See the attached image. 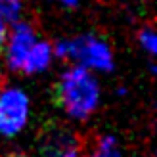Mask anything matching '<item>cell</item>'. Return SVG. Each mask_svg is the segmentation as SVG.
Masks as SVG:
<instances>
[{
  "label": "cell",
  "instance_id": "obj_8",
  "mask_svg": "<svg viewBox=\"0 0 157 157\" xmlns=\"http://www.w3.org/2000/svg\"><path fill=\"white\" fill-rule=\"evenodd\" d=\"M23 10L21 0H0V17L4 21H17Z\"/></svg>",
  "mask_w": 157,
  "mask_h": 157
},
{
  "label": "cell",
  "instance_id": "obj_7",
  "mask_svg": "<svg viewBox=\"0 0 157 157\" xmlns=\"http://www.w3.org/2000/svg\"><path fill=\"white\" fill-rule=\"evenodd\" d=\"M90 157H121L115 138L113 136H101Z\"/></svg>",
  "mask_w": 157,
  "mask_h": 157
},
{
  "label": "cell",
  "instance_id": "obj_2",
  "mask_svg": "<svg viewBox=\"0 0 157 157\" xmlns=\"http://www.w3.org/2000/svg\"><path fill=\"white\" fill-rule=\"evenodd\" d=\"M56 52L61 58H73L84 69L109 71L113 67V56L109 46L94 35L77 36L73 40H61L56 46Z\"/></svg>",
  "mask_w": 157,
  "mask_h": 157
},
{
  "label": "cell",
  "instance_id": "obj_5",
  "mask_svg": "<svg viewBox=\"0 0 157 157\" xmlns=\"http://www.w3.org/2000/svg\"><path fill=\"white\" fill-rule=\"evenodd\" d=\"M52 48L48 42L44 40H36L33 44V48L29 50L25 61L21 65V71L23 73H38V71H44L48 67L50 59H52Z\"/></svg>",
  "mask_w": 157,
  "mask_h": 157
},
{
  "label": "cell",
  "instance_id": "obj_3",
  "mask_svg": "<svg viewBox=\"0 0 157 157\" xmlns=\"http://www.w3.org/2000/svg\"><path fill=\"white\" fill-rule=\"evenodd\" d=\"M29 117V100L25 92L6 88L0 92V134L13 136L21 132Z\"/></svg>",
  "mask_w": 157,
  "mask_h": 157
},
{
  "label": "cell",
  "instance_id": "obj_6",
  "mask_svg": "<svg viewBox=\"0 0 157 157\" xmlns=\"http://www.w3.org/2000/svg\"><path fill=\"white\" fill-rule=\"evenodd\" d=\"M46 153L48 157H78V146L67 134H56L46 144Z\"/></svg>",
  "mask_w": 157,
  "mask_h": 157
},
{
  "label": "cell",
  "instance_id": "obj_11",
  "mask_svg": "<svg viewBox=\"0 0 157 157\" xmlns=\"http://www.w3.org/2000/svg\"><path fill=\"white\" fill-rule=\"evenodd\" d=\"M61 2H63L65 6H69V8H73V6H77L78 0H61Z\"/></svg>",
  "mask_w": 157,
  "mask_h": 157
},
{
  "label": "cell",
  "instance_id": "obj_9",
  "mask_svg": "<svg viewBox=\"0 0 157 157\" xmlns=\"http://www.w3.org/2000/svg\"><path fill=\"white\" fill-rule=\"evenodd\" d=\"M138 40H140V44H142V48L147 52V54H153L157 52V36H155V33H153V29H142L140 31V35H138Z\"/></svg>",
  "mask_w": 157,
  "mask_h": 157
},
{
  "label": "cell",
  "instance_id": "obj_4",
  "mask_svg": "<svg viewBox=\"0 0 157 157\" xmlns=\"http://www.w3.org/2000/svg\"><path fill=\"white\" fill-rule=\"evenodd\" d=\"M8 38L6 46V63L12 71H21V65L25 61L29 50L33 48V44L38 40L33 27L29 23H15V27Z\"/></svg>",
  "mask_w": 157,
  "mask_h": 157
},
{
  "label": "cell",
  "instance_id": "obj_1",
  "mask_svg": "<svg viewBox=\"0 0 157 157\" xmlns=\"http://www.w3.org/2000/svg\"><path fill=\"white\" fill-rule=\"evenodd\" d=\"M54 101L69 117L86 119L100 101V86L84 67H73L59 77L54 86Z\"/></svg>",
  "mask_w": 157,
  "mask_h": 157
},
{
  "label": "cell",
  "instance_id": "obj_10",
  "mask_svg": "<svg viewBox=\"0 0 157 157\" xmlns=\"http://www.w3.org/2000/svg\"><path fill=\"white\" fill-rule=\"evenodd\" d=\"M6 23H4V19L0 17V46H2L4 42H6Z\"/></svg>",
  "mask_w": 157,
  "mask_h": 157
}]
</instances>
